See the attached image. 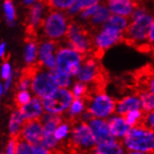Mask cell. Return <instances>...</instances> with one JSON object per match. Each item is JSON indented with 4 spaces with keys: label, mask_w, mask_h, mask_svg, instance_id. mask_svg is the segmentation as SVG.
<instances>
[{
    "label": "cell",
    "mask_w": 154,
    "mask_h": 154,
    "mask_svg": "<svg viewBox=\"0 0 154 154\" xmlns=\"http://www.w3.org/2000/svg\"><path fill=\"white\" fill-rule=\"evenodd\" d=\"M154 16L149 11L132 19L124 33V42L140 51H149L148 39Z\"/></svg>",
    "instance_id": "cell-1"
},
{
    "label": "cell",
    "mask_w": 154,
    "mask_h": 154,
    "mask_svg": "<svg viewBox=\"0 0 154 154\" xmlns=\"http://www.w3.org/2000/svg\"><path fill=\"white\" fill-rule=\"evenodd\" d=\"M122 142L126 150L154 153V132L143 123L131 127Z\"/></svg>",
    "instance_id": "cell-2"
},
{
    "label": "cell",
    "mask_w": 154,
    "mask_h": 154,
    "mask_svg": "<svg viewBox=\"0 0 154 154\" xmlns=\"http://www.w3.org/2000/svg\"><path fill=\"white\" fill-rule=\"evenodd\" d=\"M96 144L88 122L81 120L73 122V128L67 142L72 150L78 154H90Z\"/></svg>",
    "instance_id": "cell-3"
},
{
    "label": "cell",
    "mask_w": 154,
    "mask_h": 154,
    "mask_svg": "<svg viewBox=\"0 0 154 154\" xmlns=\"http://www.w3.org/2000/svg\"><path fill=\"white\" fill-rule=\"evenodd\" d=\"M86 100L87 110L94 118L107 120L116 113L117 100L107 94L104 89L92 91Z\"/></svg>",
    "instance_id": "cell-4"
},
{
    "label": "cell",
    "mask_w": 154,
    "mask_h": 154,
    "mask_svg": "<svg viewBox=\"0 0 154 154\" xmlns=\"http://www.w3.org/2000/svg\"><path fill=\"white\" fill-rule=\"evenodd\" d=\"M69 17L65 11L50 10L42 23L45 38L54 41L66 38L69 27Z\"/></svg>",
    "instance_id": "cell-5"
},
{
    "label": "cell",
    "mask_w": 154,
    "mask_h": 154,
    "mask_svg": "<svg viewBox=\"0 0 154 154\" xmlns=\"http://www.w3.org/2000/svg\"><path fill=\"white\" fill-rule=\"evenodd\" d=\"M66 43L85 57L94 53V37L85 27L77 22H70L66 37Z\"/></svg>",
    "instance_id": "cell-6"
},
{
    "label": "cell",
    "mask_w": 154,
    "mask_h": 154,
    "mask_svg": "<svg viewBox=\"0 0 154 154\" xmlns=\"http://www.w3.org/2000/svg\"><path fill=\"white\" fill-rule=\"evenodd\" d=\"M98 60L99 58L94 55L85 57L77 76V80L89 84L91 87H94V90L104 89L103 87L106 83L103 67L99 64Z\"/></svg>",
    "instance_id": "cell-7"
},
{
    "label": "cell",
    "mask_w": 154,
    "mask_h": 154,
    "mask_svg": "<svg viewBox=\"0 0 154 154\" xmlns=\"http://www.w3.org/2000/svg\"><path fill=\"white\" fill-rule=\"evenodd\" d=\"M124 40V33L114 27L104 24L94 35L93 55L100 59L104 52Z\"/></svg>",
    "instance_id": "cell-8"
},
{
    "label": "cell",
    "mask_w": 154,
    "mask_h": 154,
    "mask_svg": "<svg viewBox=\"0 0 154 154\" xmlns=\"http://www.w3.org/2000/svg\"><path fill=\"white\" fill-rule=\"evenodd\" d=\"M85 56L69 47H59L56 52V68L77 78Z\"/></svg>",
    "instance_id": "cell-9"
},
{
    "label": "cell",
    "mask_w": 154,
    "mask_h": 154,
    "mask_svg": "<svg viewBox=\"0 0 154 154\" xmlns=\"http://www.w3.org/2000/svg\"><path fill=\"white\" fill-rule=\"evenodd\" d=\"M58 89L59 86L51 77L50 70L40 66L38 64L32 79V94L35 96H38L44 100V99L52 95Z\"/></svg>",
    "instance_id": "cell-10"
},
{
    "label": "cell",
    "mask_w": 154,
    "mask_h": 154,
    "mask_svg": "<svg viewBox=\"0 0 154 154\" xmlns=\"http://www.w3.org/2000/svg\"><path fill=\"white\" fill-rule=\"evenodd\" d=\"M74 99L75 97L69 88H59L52 95L43 100L45 111L65 116Z\"/></svg>",
    "instance_id": "cell-11"
},
{
    "label": "cell",
    "mask_w": 154,
    "mask_h": 154,
    "mask_svg": "<svg viewBox=\"0 0 154 154\" xmlns=\"http://www.w3.org/2000/svg\"><path fill=\"white\" fill-rule=\"evenodd\" d=\"M48 8L45 0H38L28 7V13L26 16V34L28 38H35L37 32L41 29L45 19V8Z\"/></svg>",
    "instance_id": "cell-12"
},
{
    "label": "cell",
    "mask_w": 154,
    "mask_h": 154,
    "mask_svg": "<svg viewBox=\"0 0 154 154\" xmlns=\"http://www.w3.org/2000/svg\"><path fill=\"white\" fill-rule=\"evenodd\" d=\"M58 50L57 41L51 39H45L39 43L38 64L46 68L54 69L56 67V52Z\"/></svg>",
    "instance_id": "cell-13"
},
{
    "label": "cell",
    "mask_w": 154,
    "mask_h": 154,
    "mask_svg": "<svg viewBox=\"0 0 154 154\" xmlns=\"http://www.w3.org/2000/svg\"><path fill=\"white\" fill-rule=\"evenodd\" d=\"M44 137L43 125L40 120L35 121H26L19 139L28 142L32 145L40 144Z\"/></svg>",
    "instance_id": "cell-14"
},
{
    "label": "cell",
    "mask_w": 154,
    "mask_h": 154,
    "mask_svg": "<svg viewBox=\"0 0 154 154\" xmlns=\"http://www.w3.org/2000/svg\"><path fill=\"white\" fill-rule=\"evenodd\" d=\"M19 109L25 121L40 120L45 114L43 100L38 96H33L26 105L19 107Z\"/></svg>",
    "instance_id": "cell-15"
},
{
    "label": "cell",
    "mask_w": 154,
    "mask_h": 154,
    "mask_svg": "<svg viewBox=\"0 0 154 154\" xmlns=\"http://www.w3.org/2000/svg\"><path fill=\"white\" fill-rule=\"evenodd\" d=\"M107 122L108 126H109L111 137L121 141L125 137V135L127 134L128 131L131 128L128 123L126 122L124 116L119 115L117 113L108 118Z\"/></svg>",
    "instance_id": "cell-16"
},
{
    "label": "cell",
    "mask_w": 154,
    "mask_h": 154,
    "mask_svg": "<svg viewBox=\"0 0 154 154\" xmlns=\"http://www.w3.org/2000/svg\"><path fill=\"white\" fill-rule=\"evenodd\" d=\"M106 4L111 14L131 18L138 4L133 0H106Z\"/></svg>",
    "instance_id": "cell-17"
},
{
    "label": "cell",
    "mask_w": 154,
    "mask_h": 154,
    "mask_svg": "<svg viewBox=\"0 0 154 154\" xmlns=\"http://www.w3.org/2000/svg\"><path fill=\"white\" fill-rule=\"evenodd\" d=\"M88 124L97 143L103 142L112 137L106 119L94 117L88 122Z\"/></svg>",
    "instance_id": "cell-18"
},
{
    "label": "cell",
    "mask_w": 154,
    "mask_h": 154,
    "mask_svg": "<svg viewBox=\"0 0 154 154\" xmlns=\"http://www.w3.org/2000/svg\"><path fill=\"white\" fill-rule=\"evenodd\" d=\"M126 149L121 140L113 137L97 143L90 154H125Z\"/></svg>",
    "instance_id": "cell-19"
},
{
    "label": "cell",
    "mask_w": 154,
    "mask_h": 154,
    "mask_svg": "<svg viewBox=\"0 0 154 154\" xmlns=\"http://www.w3.org/2000/svg\"><path fill=\"white\" fill-rule=\"evenodd\" d=\"M25 122L26 121L23 117L19 108L16 107L15 109H13L10 114L7 124V133L8 137L19 138Z\"/></svg>",
    "instance_id": "cell-20"
},
{
    "label": "cell",
    "mask_w": 154,
    "mask_h": 154,
    "mask_svg": "<svg viewBox=\"0 0 154 154\" xmlns=\"http://www.w3.org/2000/svg\"><path fill=\"white\" fill-rule=\"evenodd\" d=\"M135 109H142L139 94H129L117 100L116 113L124 116L128 112Z\"/></svg>",
    "instance_id": "cell-21"
},
{
    "label": "cell",
    "mask_w": 154,
    "mask_h": 154,
    "mask_svg": "<svg viewBox=\"0 0 154 154\" xmlns=\"http://www.w3.org/2000/svg\"><path fill=\"white\" fill-rule=\"evenodd\" d=\"M87 110V100L84 98H75L72 102L66 114L65 115L67 120L76 122L80 120L82 114Z\"/></svg>",
    "instance_id": "cell-22"
},
{
    "label": "cell",
    "mask_w": 154,
    "mask_h": 154,
    "mask_svg": "<svg viewBox=\"0 0 154 154\" xmlns=\"http://www.w3.org/2000/svg\"><path fill=\"white\" fill-rule=\"evenodd\" d=\"M38 46L39 44L35 39V38H27L23 53V59L27 66H34L38 64Z\"/></svg>",
    "instance_id": "cell-23"
},
{
    "label": "cell",
    "mask_w": 154,
    "mask_h": 154,
    "mask_svg": "<svg viewBox=\"0 0 154 154\" xmlns=\"http://www.w3.org/2000/svg\"><path fill=\"white\" fill-rule=\"evenodd\" d=\"M110 15H111V12L109 11V8H107L106 4H100L98 10L94 14V16L88 21V23L92 28L100 29L107 22V20L109 19Z\"/></svg>",
    "instance_id": "cell-24"
},
{
    "label": "cell",
    "mask_w": 154,
    "mask_h": 154,
    "mask_svg": "<svg viewBox=\"0 0 154 154\" xmlns=\"http://www.w3.org/2000/svg\"><path fill=\"white\" fill-rule=\"evenodd\" d=\"M64 119H65V116L45 112L43 117L40 119L42 125H43L44 134H47V135L53 134L54 131L57 128V126L63 122Z\"/></svg>",
    "instance_id": "cell-25"
},
{
    "label": "cell",
    "mask_w": 154,
    "mask_h": 154,
    "mask_svg": "<svg viewBox=\"0 0 154 154\" xmlns=\"http://www.w3.org/2000/svg\"><path fill=\"white\" fill-rule=\"evenodd\" d=\"M72 128H73V122L65 118L63 122L57 126L56 130L54 131V137L57 139V141L62 146L65 144H67L72 132Z\"/></svg>",
    "instance_id": "cell-26"
},
{
    "label": "cell",
    "mask_w": 154,
    "mask_h": 154,
    "mask_svg": "<svg viewBox=\"0 0 154 154\" xmlns=\"http://www.w3.org/2000/svg\"><path fill=\"white\" fill-rule=\"evenodd\" d=\"M101 1L102 0H77V1L72 5V7H70L66 11V13L67 14L69 18L76 16V15H79V13L83 10H85V8L99 5L101 3Z\"/></svg>",
    "instance_id": "cell-27"
},
{
    "label": "cell",
    "mask_w": 154,
    "mask_h": 154,
    "mask_svg": "<svg viewBox=\"0 0 154 154\" xmlns=\"http://www.w3.org/2000/svg\"><path fill=\"white\" fill-rule=\"evenodd\" d=\"M50 73L51 75V77L53 78V79L55 80V82L57 83V85L59 86V88H71V86L73 85V79H72V77L66 73V72L60 71L59 69H57L56 67L54 69H51Z\"/></svg>",
    "instance_id": "cell-28"
},
{
    "label": "cell",
    "mask_w": 154,
    "mask_h": 154,
    "mask_svg": "<svg viewBox=\"0 0 154 154\" xmlns=\"http://www.w3.org/2000/svg\"><path fill=\"white\" fill-rule=\"evenodd\" d=\"M130 22H131L130 18L121 16V15L111 14L109 19L107 20V22L105 24L110 25V26L114 27V28L125 33L126 29L128 28V26L130 24Z\"/></svg>",
    "instance_id": "cell-29"
},
{
    "label": "cell",
    "mask_w": 154,
    "mask_h": 154,
    "mask_svg": "<svg viewBox=\"0 0 154 154\" xmlns=\"http://www.w3.org/2000/svg\"><path fill=\"white\" fill-rule=\"evenodd\" d=\"M72 94H73L75 98H84L87 99L91 94V86L87 83H84L82 81H74L73 85L70 88Z\"/></svg>",
    "instance_id": "cell-30"
},
{
    "label": "cell",
    "mask_w": 154,
    "mask_h": 154,
    "mask_svg": "<svg viewBox=\"0 0 154 154\" xmlns=\"http://www.w3.org/2000/svg\"><path fill=\"white\" fill-rule=\"evenodd\" d=\"M138 94L141 100L142 110L145 113L154 111V94L147 91H140Z\"/></svg>",
    "instance_id": "cell-31"
},
{
    "label": "cell",
    "mask_w": 154,
    "mask_h": 154,
    "mask_svg": "<svg viewBox=\"0 0 154 154\" xmlns=\"http://www.w3.org/2000/svg\"><path fill=\"white\" fill-rule=\"evenodd\" d=\"M3 10L6 23L8 26H14L16 21V11L12 0H4Z\"/></svg>",
    "instance_id": "cell-32"
},
{
    "label": "cell",
    "mask_w": 154,
    "mask_h": 154,
    "mask_svg": "<svg viewBox=\"0 0 154 154\" xmlns=\"http://www.w3.org/2000/svg\"><path fill=\"white\" fill-rule=\"evenodd\" d=\"M77 0H45L50 10L66 11Z\"/></svg>",
    "instance_id": "cell-33"
},
{
    "label": "cell",
    "mask_w": 154,
    "mask_h": 154,
    "mask_svg": "<svg viewBox=\"0 0 154 154\" xmlns=\"http://www.w3.org/2000/svg\"><path fill=\"white\" fill-rule=\"evenodd\" d=\"M144 117H145V112L142 109L132 110L124 115L125 121L128 123L130 127H134V126H137V125L143 123Z\"/></svg>",
    "instance_id": "cell-34"
},
{
    "label": "cell",
    "mask_w": 154,
    "mask_h": 154,
    "mask_svg": "<svg viewBox=\"0 0 154 154\" xmlns=\"http://www.w3.org/2000/svg\"><path fill=\"white\" fill-rule=\"evenodd\" d=\"M33 94L30 90H27V91H17V93L14 96V102L16 106L19 108L24 105H26L28 103L32 97H33Z\"/></svg>",
    "instance_id": "cell-35"
},
{
    "label": "cell",
    "mask_w": 154,
    "mask_h": 154,
    "mask_svg": "<svg viewBox=\"0 0 154 154\" xmlns=\"http://www.w3.org/2000/svg\"><path fill=\"white\" fill-rule=\"evenodd\" d=\"M40 144H42L44 147H46L48 149H50L53 153L57 152L62 147V145L57 141L55 137H54L53 134H49V135L44 134V137Z\"/></svg>",
    "instance_id": "cell-36"
},
{
    "label": "cell",
    "mask_w": 154,
    "mask_h": 154,
    "mask_svg": "<svg viewBox=\"0 0 154 154\" xmlns=\"http://www.w3.org/2000/svg\"><path fill=\"white\" fill-rule=\"evenodd\" d=\"M18 142H19V138L8 137V139L7 140L5 146H4V149H3L4 154H16Z\"/></svg>",
    "instance_id": "cell-37"
},
{
    "label": "cell",
    "mask_w": 154,
    "mask_h": 154,
    "mask_svg": "<svg viewBox=\"0 0 154 154\" xmlns=\"http://www.w3.org/2000/svg\"><path fill=\"white\" fill-rule=\"evenodd\" d=\"M16 154H35L34 145L26 141H23L22 139H19Z\"/></svg>",
    "instance_id": "cell-38"
},
{
    "label": "cell",
    "mask_w": 154,
    "mask_h": 154,
    "mask_svg": "<svg viewBox=\"0 0 154 154\" xmlns=\"http://www.w3.org/2000/svg\"><path fill=\"white\" fill-rule=\"evenodd\" d=\"M99 6H100V4L96 5V6H93V7L87 8H85V10H83L82 11L79 13L80 20L88 22L91 19V18L94 16V14L96 12V11L98 10V8H99Z\"/></svg>",
    "instance_id": "cell-39"
},
{
    "label": "cell",
    "mask_w": 154,
    "mask_h": 154,
    "mask_svg": "<svg viewBox=\"0 0 154 154\" xmlns=\"http://www.w3.org/2000/svg\"><path fill=\"white\" fill-rule=\"evenodd\" d=\"M143 83L144 89H142L141 91H147V92L154 94V74H151L148 77L147 75L145 76Z\"/></svg>",
    "instance_id": "cell-40"
},
{
    "label": "cell",
    "mask_w": 154,
    "mask_h": 154,
    "mask_svg": "<svg viewBox=\"0 0 154 154\" xmlns=\"http://www.w3.org/2000/svg\"><path fill=\"white\" fill-rule=\"evenodd\" d=\"M12 74H13V72H12L11 64L8 61H5L2 65V67H1V78H2L3 81L8 79Z\"/></svg>",
    "instance_id": "cell-41"
},
{
    "label": "cell",
    "mask_w": 154,
    "mask_h": 154,
    "mask_svg": "<svg viewBox=\"0 0 154 154\" xmlns=\"http://www.w3.org/2000/svg\"><path fill=\"white\" fill-rule=\"evenodd\" d=\"M143 124H145L147 127H149L154 132V111L145 113Z\"/></svg>",
    "instance_id": "cell-42"
},
{
    "label": "cell",
    "mask_w": 154,
    "mask_h": 154,
    "mask_svg": "<svg viewBox=\"0 0 154 154\" xmlns=\"http://www.w3.org/2000/svg\"><path fill=\"white\" fill-rule=\"evenodd\" d=\"M34 151H35V154H54L46 147H44L42 144L34 145Z\"/></svg>",
    "instance_id": "cell-43"
},
{
    "label": "cell",
    "mask_w": 154,
    "mask_h": 154,
    "mask_svg": "<svg viewBox=\"0 0 154 154\" xmlns=\"http://www.w3.org/2000/svg\"><path fill=\"white\" fill-rule=\"evenodd\" d=\"M148 44H149V51H154V19H153V23H152V24H151L150 30H149Z\"/></svg>",
    "instance_id": "cell-44"
},
{
    "label": "cell",
    "mask_w": 154,
    "mask_h": 154,
    "mask_svg": "<svg viewBox=\"0 0 154 154\" xmlns=\"http://www.w3.org/2000/svg\"><path fill=\"white\" fill-rule=\"evenodd\" d=\"M13 78H14V75L12 74L8 79L4 80V82H2L3 83V87H4V95L7 94L8 91L11 90V88L12 86V82H13Z\"/></svg>",
    "instance_id": "cell-45"
},
{
    "label": "cell",
    "mask_w": 154,
    "mask_h": 154,
    "mask_svg": "<svg viewBox=\"0 0 154 154\" xmlns=\"http://www.w3.org/2000/svg\"><path fill=\"white\" fill-rule=\"evenodd\" d=\"M6 51H7V44L2 41L0 44V57L2 59H6Z\"/></svg>",
    "instance_id": "cell-46"
},
{
    "label": "cell",
    "mask_w": 154,
    "mask_h": 154,
    "mask_svg": "<svg viewBox=\"0 0 154 154\" xmlns=\"http://www.w3.org/2000/svg\"><path fill=\"white\" fill-rule=\"evenodd\" d=\"M37 1H38V0H22V2L23 3V5L26 6V7H30L31 5H33Z\"/></svg>",
    "instance_id": "cell-47"
},
{
    "label": "cell",
    "mask_w": 154,
    "mask_h": 154,
    "mask_svg": "<svg viewBox=\"0 0 154 154\" xmlns=\"http://www.w3.org/2000/svg\"><path fill=\"white\" fill-rule=\"evenodd\" d=\"M125 154H149V153H145V152H138V151H130V150H126Z\"/></svg>",
    "instance_id": "cell-48"
},
{
    "label": "cell",
    "mask_w": 154,
    "mask_h": 154,
    "mask_svg": "<svg viewBox=\"0 0 154 154\" xmlns=\"http://www.w3.org/2000/svg\"><path fill=\"white\" fill-rule=\"evenodd\" d=\"M133 1H134V2H137V4H140V2L142 1V0H133Z\"/></svg>",
    "instance_id": "cell-49"
},
{
    "label": "cell",
    "mask_w": 154,
    "mask_h": 154,
    "mask_svg": "<svg viewBox=\"0 0 154 154\" xmlns=\"http://www.w3.org/2000/svg\"><path fill=\"white\" fill-rule=\"evenodd\" d=\"M0 154H4V152H3V151H2V152H1V153H0Z\"/></svg>",
    "instance_id": "cell-50"
},
{
    "label": "cell",
    "mask_w": 154,
    "mask_h": 154,
    "mask_svg": "<svg viewBox=\"0 0 154 154\" xmlns=\"http://www.w3.org/2000/svg\"><path fill=\"white\" fill-rule=\"evenodd\" d=\"M152 154H154V153H152Z\"/></svg>",
    "instance_id": "cell-51"
}]
</instances>
